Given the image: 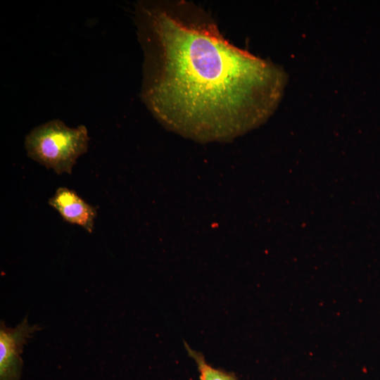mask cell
I'll use <instances>...</instances> for the list:
<instances>
[{
  "instance_id": "cell-1",
  "label": "cell",
  "mask_w": 380,
  "mask_h": 380,
  "mask_svg": "<svg viewBox=\"0 0 380 380\" xmlns=\"http://www.w3.org/2000/svg\"><path fill=\"white\" fill-rule=\"evenodd\" d=\"M141 98L162 123L205 137L236 134L274 110L283 84L272 64L230 44L212 17L185 1H142Z\"/></svg>"
},
{
  "instance_id": "cell-2",
  "label": "cell",
  "mask_w": 380,
  "mask_h": 380,
  "mask_svg": "<svg viewBox=\"0 0 380 380\" xmlns=\"http://www.w3.org/2000/svg\"><path fill=\"white\" fill-rule=\"evenodd\" d=\"M89 142L86 126L70 127L54 119L31 129L25 138V148L29 158L47 169L70 175L78 158L87 151Z\"/></svg>"
},
{
  "instance_id": "cell-3",
  "label": "cell",
  "mask_w": 380,
  "mask_h": 380,
  "mask_svg": "<svg viewBox=\"0 0 380 380\" xmlns=\"http://www.w3.org/2000/svg\"><path fill=\"white\" fill-rule=\"evenodd\" d=\"M30 325L27 317L14 328L0 324V380H20L23 370L21 353L33 334L40 330Z\"/></svg>"
},
{
  "instance_id": "cell-4",
  "label": "cell",
  "mask_w": 380,
  "mask_h": 380,
  "mask_svg": "<svg viewBox=\"0 0 380 380\" xmlns=\"http://www.w3.org/2000/svg\"><path fill=\"white\" fill-rule=\"evenodd\" d=\"M48 203L67 222L79 225L89 233L93 232L96 208L87 203L73 190L59 187Z\"/></svg>"
},
{
  "instance_id": "cell-5",
  "label": "cell",
  "mask_w": 380,
  "mask_h": 380,
  "mask_svg": "<svg viewBox=\"0 0 380 380\" xmlns=\"http://www.w3.org/2000/svg\"><path fill=\"white\" fill-rule=\"evenodd\" d=\"M184 346L188 355L197 365L201 380H238L234 374L210 365L201 353L193 350L186 343H184Z\"/></svg>"
}]
</instances>
